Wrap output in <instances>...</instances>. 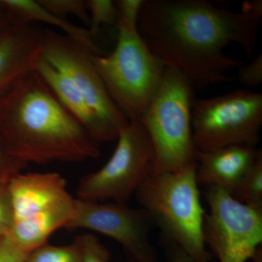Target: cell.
Listing matches in <instances>:
<instances>
[{"mask_svg":"<svg viewBox=\"0 0 262 262\" xmlns=\"http://www.w3.org/2000/svg\"><path fill=\"white\" fill-rule=\"evenodd\" d=\"M232 195L246 206L262 212V155L245 174Z\"/></svg>","mask_w":262,"mask_h":262,"instance_id":"2e32d148","label":"cell"},{"mask_svg":"<svg viewBox=\"0 0 262 262\" xmlns=\"http://www.w3.org/2000/svg\"><path fill=\"white\" fill-rule=\"evenodd\" d=\"M153 262H155V261H153Z\"/></svg>","mask_w":262,"mask_h":262,"instance_id":"f546056e","label":"cell"},{"mask_svg":"<svg viewBox=\"0 0 262 262\" xmlns=\"http://www.w3.org/2000/svg\"><path fill=\"white\" fill-rule=\"evenodd\" d=\"M194 89L180 72L165 67L156 92L137 120L154 151L150 172H175L196 166L192 127Z\"/></svg>","mask_w":262,"mask_h":262,"instance_id":"277c9868","label":"cell"},{"mask_svg":"<svg viewBox=\"0 0 262 262\" xmlns=\"http://www.w3.org/2000/svg\"><path fill=\"white\" fill-rule=\"evenodd\" d=\"M82 248V262H108L110 253L99 239L92 234L77 236Z\"/></svg>","mask_w":262,"mask_h":262,"instance_id":"ffe728a7","label":"cell"},{"mask_svg":"<svg viewBox=\"0 0 262 262\" xmlns=\"http://www.w3.org/2000/svg\"><path fill=\"white\" fill-rule=\"evenodd\" d=\"M34 70L61 104L84 127L95 142L98 145L102 144L101 128L96 117L70 79L48 61L42 54L36 61Z\"/></svg>","mask_w":262,"mask_h":262,"instance_id":"5bb4252c","label":"cell"},{"mask_svg":"<svg viewBox=\"0 0 262 262\" xmlns=\"http://www.w3.org/2000/svg\"><path fill=\"white\" fill-rule=\"evenodd\" d=\"M48 10L61 18L72 15L90 25L87 0H38Z\"/></svg>","mask_w":262,"mask_h":262,"instance_id":"d6986e66","label":"cell"},{"mask_svg":"<svg viewBox=\"0 0 262 262\" xmlns=\"http://www.w3.org/2000/svg\"><path fill=\"white\" fill-rule=\"evenodd\" d=\"M27 165L10 154L0 136V186L7 185L15 176L21 173Z\"/></svg>","mask_w":262,"mask_h":262,"instance_id":"44dd1931","label":"cell"},{"mask_svg":"<svg viewBox=\"0 0 262 262\" xmlns=\"http://www.w3.org/2000/svg\"><path fill=\"white\" fill-rule=\"evenodd\" d=\"M82 248L76 237L67 246L43 245L29 253L24 262H82Z\"/></svg>","mask_w":262,"mask_h":262,"instance_id":"e0dca14e","label":"cell"},{"mask_svg":"<svg viewBox=\"0 0 262 262\" xmlns=\"http://www.w3.org/2000/svg\"><path fill=\"white\" fill-rule=\"evenodd\" d=\"M261 155V150L248 145L228 146L209 151L196 149L198 185L222 188L232 194Z\"/></svg>","mask_w":262,"mask_h":262,"instance_id":"7c38bea8","label":"cell"},{"mask_svg":"<svg viewBox=\"0 0 262 262\" xmlns=\"http://www.w3.org/2000/svg\"><path fill=\"white\" fill-rule=\"evenodd\" d=\"M151 221L144 210L120 203L75 200V213L66 229H85L121 245L132 262L155 261L150 242Z\"/></svg>","mask_w":262,"mask_h":262,"instance_id":"8fae6325","label":"cell"},{"mask_svg":"<svg viewBox=\"0 0 262 262\" xmlns=\"http://www.w3.org/2000/svg\"><path fill=\"white\" fill-rule=\"evenodd\" d=\"M1 3L19 21L27 24L42 22L54 26L75 42L96 54H101V51L95 42L94 37L89 29L78 27L67 19L54 14L46 9L38 0H1Z\"/></svg>","mask_w":262,"mask_h":262,"instance_id":"9a60e30c","label":"cell"},{"mask_svg":"<svg viewBox=\"0 0 262 262\" xmlns=\"http://www.w3.org/2000/svg\"><path fill=\"white\" fill-rule=\"evenodd\" d=\"M169 256L172 262H194L180 248L173 244H172V248H170L169 251Z\"/></svg>","mask_w":262,"mask_h":262,"instance_id":"4316f807","label":"cell"},{"mask_svg":"<svg viewBox=\"0 0 262 262\" xmlns=\"http://www.w3.org/2000/svg\"><path fill=\"white\" fill-rule=\"evenodd\" d=\"M90 25L89 30L94 37L103 25L116 27L117 10L115 2L111 0H87Z\"/></svg>","mask_w":262,"mask_h":262,"instance_id":"ac0fdd59","label":"cell"},{"mask_svg":"<svg viewBox=\"0 0 262 262\" xmlns=\"http://www.w3.org/2000/svg\"><path fill=\"white\" fill-rule=\"evenodd\" d=\"M237 80L248 89L258 87L262 83V55L256 56L248 64L238 68Z\"/></svg>","mask_w":262,"mask_h":262,"instance_id":"7402d4cb","label":"cell"},{"mask_svg":"<svg viewBox=\"0 0 262 262\" xmlns=\"http://www.w3.org/2000/svg\"><path fill=\"white\" fill-rule=\"evenodd\" d=\"M0 136L22 163H79L101 155L99 145L34 70L0 99Z\"/></svg>","mask_w":262,"mask_h":262,"instance_id":"7a4b0ae2","label":"cell"},{"mask_svg":"<svg viewBox=\"0 0 262 262\" xmlns=\"http://www.w3.org/2000/svg\"><path fill=\"white\" fill-rule=\"evenodd\" d=\"M7 185L0 186V237L10 233L13 224L11 203Z\"/></svg>","mask_w":262,"mask_h":262,"instance_id":"603a6c76","label":"cell"},{"mask_svg":"<svg viewBox=\"0 0 262 262\" xmlns=\"http://www.w3.org/2000/svg\"><path fill=\"white\" fill-rule=\"evenodd\" d=\"M261 126V93L235 90L193 102L192 136L198 151L232 145L255 146Z\"/></svg>","mask_w":262,"mask_h":262,"instance_id":"52a82bcc","label":"cell"},{"mask_svg":"<svg viewBox=\"0 0 262 262\" xmlns=\"http://www.w3.org/2000/svg\"><path fill=\"white\" fill-rule=\"evenodd\" d=\"M117 40L107 56L93 54L108 94L129 120H139L156 92L165 67L133 25L117 18Z\"/></svg>","mask_w":262,"mask_h":262,"instance_id":"8992f818","label":"cell"},{"mask_svg":"<svg viewBox=\"0 0 262 262\" xmlns=\"http://www.w3.org/2000/svg\"><path fill=\"white\" fill-rule=\"evenodd\" d=\"M252 262H262V249L261 247L258 250L254 257L251 259Z\"/></svg>","mask_w":262,"mask_h":262,"instance_id":"f1b7e54d","label":"cell"},{"mask_svg":"<svg viewBox=\"0 0 262 262\" xmlns=\"http://www.w3.org/2000/svg\"><path fill=\"white\" fill-rule=\"evenodd\" d=\"M117 140L116 148L107 163L81 179L77 189L78 199L125 204L149 173L154 151L141 122L130 120Z\"/></svg>","mask_w":262,"mask_h":262,"instance_id":"ba28073f","label":"cell"},{"mask_svg":"<svg viewBox=\"0 0 262 262\" xmlns=\"http://www.w3.org/2000/svg\"><path fill=\"white\" fill-rule=\"evenodd\" d=\"M42 30L35 24L18 22L0 39V99L42 54Z\"/></svg>","mask_w":262,"mask_h":262,"instance_id":"4fadbf2b","label":"cell"},{"mask_svg":"<svg viewBox=\"0 0 262 262\" xmlns=\"http://www.w3.org/2000/svg\"><path fill=\"white\" fill-rule=\"evenodd\" d=\"M13 224L8 234L29 254L66 228L75 213V200L57 173H20L8 183Z\"/></svg>","mask_w":262,"mask_h":262,"instance_id":"5b68a950","label":"cell"},{"mask_svg":"<svg viewBox=\"0 0 262 262\" xmlns=\"http://www.w3.org/2000/svg\"><path fill=\"white\" fill-rule=\"evenodd\" d=\"M262 15L234 12L205 0H144L138 30L167 68L179 71L194 87L232 82L228 75L244 64L225 54L232 44L253 54Z\"/></svg>","mask_w":262,"mask_h":262,"instance_id":"6da1fadb","label":"cell"},{"mask_svg":"<svg viewBox=\"0 0 262 262\" xmlns=\"http://www.w3.org/2000/svg\"><path fill=\"white\" fill-rule=\"evenodd\" d=\"M27 255L19 249L9 234L0 237V262H24Z\"/></svg>","mask_w":262,"mask_h":262,"instance_id":"d4e9b609","label":"cell"},{"mask_svg":"<svg viewBox=\"0 0 262 262\" xmlns=\"http://www.w3.org/2000/svg\"><path fill=\"white\" fill-rule=\"evenodd\" d=\"M196 166L175 172H149L135 195L141 209L172 244L194 262H209L211 254L203 238L206 211Z\"/></svg>","mask_w":262,"mask_h":262,"instance_id":"3957f363","label":"cell"},{"mask_svg":"<svg viewBox=\"0 0 262 262\" xmlns=\"http://www.w3.org/2000/svg\"><path fill=\"white\" fill-rule=\"evenodd\" d=\"M42 56L67 76L85 100L98 122L102 143L117 140L130 120L117 106L95 68L93 54L70 38L42 30Z\"/></svg>","mask_w":262,"mask_h":262,"instance_id":"9c48e42d","label":"cell"},{"mask_svg":"<svg viewBox=\"0 0 262 262\" xmlns=\"http://www.w3.org/2000/svg\"><path fill=\"white\" fill-rule=\"evenodd\" d=\"M18 20L0 0V39L4 37Z\"/></svg>","mask_w":262,"mask_h":262,"instance_id":"484cf974","label":"cell"},{"mask_svg":"<svg viewBox=\"0 0 262 262\" xmlns=\"http://www.w3.org/2000/svg\"><path fill=\"white\" fill-rule=\"evenodd\" d=\"M144 0H118L115 1L118 18L127 23L137 26L139 13Z\"/></svg>","mask_w":262,"mask_h":262,"instance_id":"cb8c5ba5","label":"cell"},{"mask_svg":"<svg viewBox=\"0 0 262 262\" xmlns=\"http://www.w3.org/2000/svg\"><path fill=\"white\" fill-rule=\"evenodd\" d=\"M242 11L262 15L261 0H248L242 5Z\"/></svg>","mask_w":262,"mask_h":262,"instance_id":"83f0119b","label":"cell"},{"mask_svg":"<svg viewBox=\"0 0 262 262\" xmlns=\"http://www.w3.org/2000/svg\"><path fill=\"white\" fill-rule=\"evenodd\" d=\"M208 205L203 222L205 244L220 262H247L262 243V212L253 209L225 189L206 187Z\"/></svg>","mask_w":262,"mask_h":262,"instance_id":"30bf717a","label":"cell"}]
</instances>
